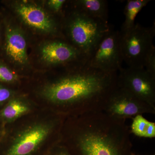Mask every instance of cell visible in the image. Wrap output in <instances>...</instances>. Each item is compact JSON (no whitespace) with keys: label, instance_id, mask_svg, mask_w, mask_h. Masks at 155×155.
Masks as SVG:
<instances>
[{"label":"cell","instance_id":"19","mask_svg":"<svg viewBox=\"0 0 155 155\" xmlns=\"http://www.w3.org/2000/svg\"><path fill=\"white\" fill-rule=\"evenodd\" d=\"M66 2L65 0H50L48 1V4L50 8L55 13H59Z\"/></svg>","mask_w":155,"mask_h":155},{"label":"cell","instance_id":"12","mask_svg":"<svg viewBox=\"0 0 155 155\" xmlns=\"http://www.w3.org/2000/svg\"><path fill=\"white\" fill-rule=\"evenodd\" d=\"M32 106L25 99L13 97L0 111V120L3 124L11 123L30 113Z\"/></svg>","mask_w":155,"mask_h":155},{"label":"cell","instance_id":"7","mask_svg":"<svg viewBox=\"0 0 155 155\" xmlns=\"http://www.w3.org/2000/svg\"><path fill=\"white\" fill-rule=\"evenodd\" d=\"M118 85L155 109V77L144 68H122Z\"/></svg>","mask_w":155,"mask_h":155},{"label":"cell","instance_id":"8","mask_svg":"<svg viewBox=\"0 0 155 155\" xmlns=\"http://www.w3.org/2000/svg\"><path fill=\"white\" fill-rule=\"evenodd\" d=\"M103 112L115 119L125 121L139 115L155 114V109L126 90L118 86L108 99Z\"/></svg>","mask_w":155,"mask_h":155},{"label":"cell","instance_id":"22","mask_svg":"<svg viewBox=\"0 0 155 155\" xmlns=\"http://www.w3.org/2000/svg\"><path fill=\"white\" fill-rule=\"evenodd\" d=\"M131 155H137L135 154V153H134L132 152V154H131Z\"/></svg>","mask_w":155,"mask_h":155},{"label":"cell","instance_id":"1","mask_svg":"<svg viewBox=\"0 0 155 155\" xmlns=\"http://www.w3.org/2000/svg\"><path fill=\"white\" fill-rule=\"evenodd\" d=\"M117 72L108 73L87 64L76 67L45 87L42 96L64 116L103 112L118 87Z\"/></svg>","mask_w":155,"mask_h":155},{"label":"cell","instance_id":"2","mask_svg":"<svg viewBox=\"0 0 155 155\" xmlns=\"http://www.w3.org/2000/svg\"><path fill=\"white\" fill-rule=\"evenodd\" d=\"M130 133L125 120L93 112L67 119L61 141L71 155H131Z\"/></svg>","mask_w":155,"mask_h":155},{"label":"cell","instance_id":"13","mask_svg":"<svg viewBox=\"0 0 155 155\" xmlns=\"http://www.w3.org/2000/svg\"><path fill=\"white\" fill-rule=\"evenodd\" d=\"M76 10L87 16L108 22V2L105 0H79L74 2Z\"/></svg>","mask_w":155,"mask_h":155},{"label":"cell","instance_id":"3","mask_svg":"<svg viewBox=\"0 0 155 155\" xmlns=\"http://www.w3.org/2000/svg\"><path fill=\"white\" fill-rule=\"evenodd\" d=\"M71 44L89 58L103 37L111 28L106 22L75 9L65 22Z\"/></svg>","mask_w":155,"mask_h":155},{"label":"cell","instance_id":"11","mask_svg":"<svg viewBox=\"0 0 155 155\" xmlns=\"http://www.w3.org/2000/svg\"><path fill=\"white\" fill-rule=\"evenodd\" d=\"M4 38L3 50L6 58L21 66L28 63L27 43L24 34L17 27L4 21Z\"/></svg>","mask_w":155,"mask_h":155},{"label":"cell","instance_id":"20","mask_svg":"<svg viewBox=\"0 0 155 155\" xmlns=\"http://www.w3.org/2000/svg\"><path fill=\"white\" fill-rule=\"evenodd\" d=\"M54 155H71L69 150L64 146H59Z\"/></svg>","mask_w":155,"mask_h":155},{"label":"cell","instance_id":"21","mask_svg":"<svg viewBox=\"0 0 155 155\" xmlns=\"http://www.w3.org/2000/svg\"><path fill=\"white\" fill-rule=\"evenodd\" d=\"M3 26H4V23L3 24L0 20V45L2 44V42L4 40V27L3 28Z\"/></svg>","mask_w":155,"mask_h":155},{"label":"cell","instance_id":"4","mask_svg":"<svg viewBox=\"0 0 155 155\" xmlns=\"http://www.w3.org/2000/svg\"><path fill=\"white\" fill-rule=\"evenodd\" d=\"M65 116L57 114L50 120L31 122L14 134L6 155H29L52 135H61Z\"/></svg>","mask_w":155,"mask_h":155},{"label":"cell","instance_id":"10","mask_svg":"<svg viewBox=\"0 0 155 155\" xmlns=\"http://www.w3.org/2000/svg\"><path fill=\"white\" fill-rule=\"evenodd\" d=\"M15 12L26 25L45 33L57 34L59 31L58 22L37 5L28 2H19L14 6Z\"/></svg>","mask_w":155,"mask_h":155},{"label":"cell","instance_id":"15","mask_svg":"<svg viewBox=\"0 0 155 155\" xmlns=\"http://www.w3.org/2000/svg\"><path fill=\"white\" fill-rule=\"evenodd\" d=\"M130 133L140 137L152 138L155 137V122L147 120L142 115H139L132 119Z\"/></svg>","mask_w":155,"mask_h":155},{"label":"cell","instance_id":"14","mask_svg":"<svg viewBox=\"0 0 155 155\" xmlns=\"http://www.w3.org/2000/svg\"><path fill=\"white\" fill-rule=\"evenodd\" d=\"M150 0H128L124 8L125 20L120 32H125L133 28L135 25V19L138 13L147 6Z\"/></svg>","mask_w":155,"mask_h":155},{"label":"cell","instance_id":"18","mask_svg":"<svg viewBox=\"0 0 155 155\" xmlns=\"http://www.w3.org/2000/svg\"><path fill=\"white\" fill-rule=\"evenodd\" d=\"M14 92L0 84V105L8 102L14 97Z\"/></svg>","mask_w":155,"mask_h":155},{"label":"cell","instance_id":"5","mask_svg":"<svg viewBox=\"0 0 155 155\" xmlns=\"http://www.w3.org/2000/svg\"><path fill=\"white\" fill-rule=\"evenodd\" d=\"M120 34L123 61L128 67L144 68L146 58L155 47L153 42L155 35V23L150 27L137 23L130 30L120 32Z\"/></svg>","mask_w":155,"mask_h":155},{"label":"cell","instance_id":"9","mask_svg":"<svg viewBox=\"0 0 155 155\" xmlns=\"http://www.w3.org/2000/svg\"><path fill=\"white\" fill-rule=\"evenodd\" d=\"M43 61L54 65H66L70 64L83 65L87 63L88 58L79 50L69 43L56 41L47 43L41 48Z\"/></svg>","mask_w":155,"mask_h":155},{"label":"cell","instance_id":"17","mask_svg":"<svg viewBox=\"0 0 155 155\" xmlns=\"http://www.w3.org/2000/svg\"><path fill=\"white\" fill-rule=\"evenodd\" d=\"M144 68L148 72L155 77V47L150 51L144 61Z\"/></svg>","mask_w":155,"mask_h":155},{"label":"cell","instance_id":"6","mask_svg":"<svg viewBox=\"0 0 155 155\" xmlns=\"http://www.w3.org/2000/svg\"><path fill=\"white\" fill-rule=\"evenodd\" d=\"M120 40V31L111 28L100 41L87 64L103 72H118L122 68L123 62Z\"/></svg>","mask_w":155,"mask_h":155},{"label":"cell","instance_id":"16","mask_svg":"<svg viewBox=\"0 0 155 155\" xmlns=\"http://www.w3.org/2000/svg\"><path fill=\"white\" fill-rule=\"evenodd\" d=\"M18 76L10 67L2 61L0 60V82L13 83L17 81Z\"/></svg>","mask_w":155,"mask_h":155}]
</instances>
